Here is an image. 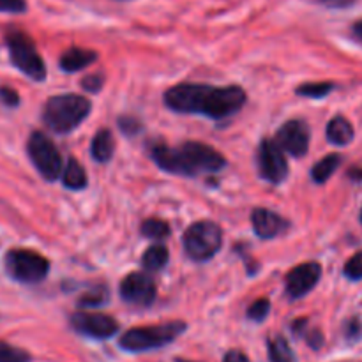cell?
Instances as JSON below:
<instances>
[{
    "instance_id": "cell-16",
    "label": "cell",
    "mask_w": 362,
    "mask_h": 362,
    "mask_svg": "<svg viewBox=\"0 0 362 362\" xmlns=\"http://www.w3.org/2000/svg\"><path fill=\"white\" fill-rule=\"evenodd\" d=\"M327 140L334 145H349L354 140V127L345 117H334L327 126Z\"/></svg>"
},
{
    "instance_id": "cell-29",
    "label": "cell",
    "mask_w": 362,
    "mask_h": 362,
    "mask_svg": "<svg viewBox=\"0 0 362 362\" xmlns=\"http://www.w3.org/2000/svg\"><path fill=\"white\" fill-rule=\"evenodd\" d=\"M0 101H2L6 106L14 108V106L20 105V95H18V92L13 90V88L0 87Z\"/></svg>"
},
{
    "instance_id": "cell-11",
    "label": "cell",
    "mask_w": 362,
    "mask_h": 362,
    "mask_svg": "<svg viewBox=\"0 0 362 362\" xmlns=\"http://www.w3.org/2000/svg\"><path fill=\"white\" fill-rule=\"evenodd\" d=\"M120 296L133 306H151L156 299L154 279L144 272H133L124 278L122 285H120Z\"/></svg>"
},
{
    "instance_id": "cell-27",
    "label": "cell",
    "mask_w": 362,
    "mask_h": 362,
    "mask_svg": "<svg viewBox=\"0 0 362 362\" xmlns=\"http://www.w3.org/2000/svg\"><path fill=\"white\" fill-rule=\"evenodd\" d=\"M345 276L350 279H362V251L354 255L345 265Z\"/></svg>"
},
{
    "instance_id": "cell-28",
    "label": "cell",
    "mask_w": 362,
    "mask_h": 362,
    "mask_svg": "<svg viewBox=\"0 0 362 362\" xmlns=\"http://www.w3.org/2000/svg\"><path fill=\"white\" fill-rule=\"evenodd\" d=\"M27 9L25 0H0V13H23Z\"/></svg>"
},
{
    "instance_id": "cell-4",
    "label": "cell",
    "mask_w": 362,
    "mask_h": 362,
    "mask_svg": "<svg viewBox=\"0 0 362 362\" xmlns=\"http://www.w3.org/2000/svg\"><path fill=\"white\" fill-rule=\"evenodd\" d=\"M186 331L184 322H168V324L152 325V327H134L124 332L120 346L127 352H147L161 349Z\"/></svg>"
},
{
    "instance_id": "cell-5",
    "label": "cell",
    "mask_w": 362,
    "mask_h": 362,
    "mask_svg": "<svg viewBox=\"0 0 362 362\" xmlns=\"http://www.w3.org/2000/svg\"><path fill=\"white\" fill-rule=\"evenodd\" d=\"M7 48H9L11 62L21 71L25 76L34 81H42L46 78L45 60L39 55L34 41L21 30H11L6 35Z\"/></svg>"
},
{
    "instance_id": "cell-17",
    "label": "cell",
    "mask_w": 362,
    "mask_h": 362,
    "mask_svg": "<svg viewBox=\"0 0 362 362\" xmlns=\"http://www.w3.org/2000/svg\"><path fill=\"white\" fill-rule=\"evenodd\" d=\"M92 156L98 159L99 163H106L112 159L113 151H115V138L108 129H101L95 133L94 140H92Z\"/></svg>"
},
{
    "instance_id": "cell-34",
    "label": "cell",
    "mask_w": 362,
    "mask_h": 362,
    "mask_svg": "<svg viewBox=\"0 0 362 362\" xmlns=\"http://www.w3.org/2000/svg\"><path fill=\"white\" fill-rule=\"evenodd\" d=\"M177 362H191V361H184V359H177Z\"/></svg>"
},
{
    "instance_id": "cell-23",
    "label": "cell",
    "mask_w": 362,
    "mask_h": 362,
    "mask_svg": "<svg viewBox=\"0 0 362 362\" xmlns=\"http://www.w3.org/2000/svg\"><path fill=\"white\" fill-rule=\"evenodd\" d=\"M32 357L27 350L18 349L6 341H0V362H30Z\"/></svg>"
},
{
    "instance_id": "cell-15",
    "label": "cell",
    "mask_w": 362,
    "mask_h": 362,
    "mask_svg": "<svg viewBox=\"0 0 362 362\" xmlns=\"http://www.w3.org/2000/svg\"><path fill=\"white\" fill-rule=\"evenodd\" d=\"M95 59H98V53L92 52V49L71 48L60 57V67L67 73H76V71H81L88 64L94 62Z\"/></svg>"
},
{
    "instance_id": "cell-31",
    "label": "cell",
    "mask_w": 362,
    "mask_h": 362,
    "mask_svg": "<svg viewBox=\"0 0 362 362\" xmlns=\"http://www.w3.org/2000/svg\"><path fill=\"white\" fill-rule=\"evenodd\" d=\"M223 362H250V359H247L246 354L240 352V350H230V352H226L225 357H223Z\"/></svg>"
},
{
    "instance_id": "cell-2",
    "label": "cell",
    "mask_w": 362,
    "mask_h": 362,
    "mask_svg": "<svg viewBox=\"0 0 362 362\" xmlns=\"http://www.w3.org/2000/svg\"><path fill=\"white\" fill-rule=\"evenodd\" d=\"M151 154L163 170L172 173H182V175L219 172L225 166V158L216 148L205 144H198V141H187L179 148L156 145L152 147Z\"/></svg>"
},
{
    "instance_id": "cell-32",
    "label": "cell",
    "mask_w": 362,
    "mask_h": 362,
    "mask_svg": "<svg viewBox=\"0 0 362 362\" xmlns=\"http://www.w3.org/2000/svg\"><path fill=\"white\" fill-rule=\"evenodd\" d=\"M317 2L324 4V6L327 7H349L352 6L356 0H317Z\"/></svg>"
},
{
    "instance_id": "cell-13",
    "label": "cell",
    "mask_w": 362,
    "mask_h": 362,
    "mask_svg": "<svg viewBox=\"0 0 362 362\" xmlns=\"http://www.w3.org/2000/svg\"><path fill=\"white\" fill-rule=\"evenodd\" d=\"M276 141L285 152L296 156V158H300L310 148V127L303 120H288L279 129Z\"/></svg>"
},
{
    "instance_id": "cell-22",
    "label": "cell",
    "mask_w": 362,
    "mask_h": 362,
    "mask_svg": "<svg viewBox=\"0 0 362 362\" xmlns=\"http://www.w3.org/2000/svg\"><path fill=\"white\" fill-rule=\"evenodd\" d=\"M106 303H108V290L105 286H95L90 292L83 293L80 300H78L81 308H99L105 306Z\"/></svg>"
},
{
    "instance_id": "cell-7",
    "label": "cell",
    "mask_w": 362,
    "mask_h": 362,
    "mask_svg": "<svg viewBox=\"0 0 362 362\" xmlns=\"http://www.w3.org/2000/svg\"><path fill=\"white\" fill-rule=\"evenodd\" d=\"M6 269L16 281L39 283L48 276L49 262L37 251L11 250L6 255Z\"/></svg>"
},
{
    "instance_id": "cell-19",
    "label": "cell",
    "mask_w": 362,
    "mask_h": 362,
    "mask_svg": "<svg viewBox=\"0 0 362 362\" xmlns=\"http://www.w3.org/2000/svg\"><path fill=\"white\" fill-rule=\"evenodd\" d=\"M64 184L69 189H83L87 186V172L76 159L71 158L67 161L66 172H64Z\"/></svg>"
},
{
    "instance_id": "cell-26",
    "label": "cell",
    "mask_w": 362,
    "mask_h": 362,
    "mask_svg": "<svg viewBox=\"0 0 362 362\" xmlns=\"http://www.w3.org/2000/svg\"><path fill=\"white\" fill-rule=\"evenodd\" d=\"M269 310H271V303H269V299H258L250 306V310H247V317L255 322H262L265 320V317L269 315Z\"/></svg>"
},
{
    "instance_id": "cell-9",
    "label": "cell",
    "mask_w": 362,
    "mask_h": 362,
    "mask_svg": "<svg viewBox=\"0 0 362 362\" xmlns=\"http://www.w3.org/2000/svg\"><path fill=\"white\" fill-rule=\"evenodd\" d=\"M258 168L262 177L269 182L279 184L288 175V163H286L285 151L279 147L276 140H264L258 151Z\"/></svg>"
},
{
    "instance_id": "cell-12",
    "label": "cell",
    "mask_w": 362,
    "mask_h": 362,
    "mask_svg": "<svg viewBox=\"0 0 362 362\" xmlns=\"http://www.w3.org/2000/svg\"><path fill=\"white\" fill-rule=\"evenodd\" d=\"M322 278V267L317 262H308V264L297 265L296 269L286 276V292L293 299L304 297L317 286Z\"/></svg>"
},
{
    "instance_id": "cell-8",
    "label": "cell",
    "mask_w": 362,
    "mask_h": 362,
    "mask_svg": "<svg viewBox=\"0 0 362 362\" xmlns=\"http://www.w3.org/2000/svg\"><path fill=\"white\" fill-rule=\"evenodd\" d=\"M28 158L46 180H55L62 172V156L45 133H32L27 144Z\"/></svg>"
},
{
    "instance_id": "cell-21",
    "label": "cell",
    "mask_w": 362,
    "mask_h": 362,
    "mask_svg": "<svg viewBox=\"0 0 362 362\" xmlns=\"http://www.w3.org/2000/svg\"><path fill=\"white\" fill-rule=\"evenodd\" d=\"M267 346L271 362H293L292 349L283 336H274V338L269 339Z\"/></svg>"
},
{
    "instance_id": "cell-35",
    "label": "cell",
    "mask_w": 362,
    "mask_h": 362,
    "mask_svg": "<svg viewBox=\"0 0 362 362\" xmlns=\"http://www.w3.org/2000/svg\"><path fill=\"white\" fill-rule=\"evenodd\" d=\"M361 221H362V211H361Z\"/></svg>"
},
{
    "instance_id": "cell-18",
    "label": "cell",
    "mask_w": 362,
    "mask_h": 362,
    "mask_svg": "<svg viewBox=\"0 0 362 362\" xmlns=\"http://www.w3.org/2000/svg\"><path fill=\"white\" fill-rule=\"evenodd\" d=\"M339 165H341V156H338V154L325 156L322 161H318L317 165L313 166V170H311V177H313L315 182L324 184L325 180L331 179L332 173L338 170Z\"/></svg>"
},
{
    "instance_id": "cell-14",
    "label": "cell",
    "mask_w": 362,
    "mask_h": 362,
    "mask_svg": "<svg viewBox=\"0 0 362 362\" xmlns=\"http://www.w3.org/2000/svg\"><path fill=\"white\" fill-rule=\"evenodd\" d=\"M251 221H253V228L262 239H274V237L281 235L286 230L288 223L276 212L269 211V209H255L251 214Z\"/></svg>"
},
{
    "instance_id": "cell-25",
    "label": "cell",
    "mask_w": 362,
    "mask_h": 362,
    "mask_svg": "<svg viewBox=\"0 0 362 362\" xmlns=\"http://www.w3.org/2000/svg\"><path fill=\"white\" fill-rule=\"evenodd\" d=\"M334 88L332 83H306L297 88V94L304 98H325Z\"/></svg>"
},
{
    "instance_id": "cell-10",
    "label": "cell",
    "mask_w": 362,
    "mask_h": 362,
    "mask_svg": "<svg viewBox=\"0 0 362 362\" xmlns=\"http://www.w3.org/2000/svg\"><path fill=\"white\" fill-rule=\"evenodd\" d=\"M71 325L74 327V331H78L80 334L88 336V338L95 339H106L112 338L117 331H119V324H117L115 318L108 317V315L103 313H74L71 317Z\"/></svg>"
},
{
    "instance_id": "cell-20",
    "label": "cell",
    "mask_w": 362,
    "mask_h": 362,
    "mask_svg": "<svg viewBox=\"0 0 362 362\" xmlns=\"http://www.w3.org/2000/svg\"><path fill=\"white\" fill-rule=\"evenodd\" d=\"M168 250L165 246H152L141 257V264L147 271H161L166 264H168Z\"/></svg>"
},
{
    "instance_id": "cell-6",
    "label": "cell",
    "mask_w": 362,
    "mask_h": 362,
    "mask_svg": "<svg viewBox=\"0 0 362 362\" xmlns=\"http://www.w3.org/2000/svg\"><path fill=\"white\" fill-rule=\"evenodd\" d=\"M223 244V232L214 221L191 225L184 233V247L193 260L205 262L214 257Z\"/></svg>"
},
{
    "instance_id": "cell-24",
    "label": "cell",
    "mask_w": 362,
    "mask_h": 362,
    "mask_svg": "<svg viewBox=\"0 0 362 362\" xmlns=\"http://www.w3.org/2000/svg\"><path fill=\"white\" fill-rule=\"evenodd\" d=\"M141 233L145 237H151V239H165L170 233V226L163 219H147L141 225Z\"/></svg>"
},
{
    "instance_id": "cell-30",
    "label": "cell",
    "mask_w": 362,
    "mask_h": 362,
    "mask_svg": "<svg viewBox=\"0 0 362 362\" xmlns=\"http://www.w3.org/2000/svg\"><path fill=\"white\" fill-rule=\"evenodd\" d=\"M103 81H105V78H103L101 74H90V76L83 78V81H81V85H83L85 90H88V92H98L99 88L103 87Z\"/></svg>"
},
{
    "instance_id": "cell-33",
    "label": "cell",
    "mask_w": 362,
    "mask_h": 362,
    "mask_svg": "<svg viewBox=\"0 0 362 362\" xmlns=\"http://www.w3.org/2000/svg\"><path fill=\"white\" fill-rule=\"evenodd\" d=\"M352 34H354V37L357 39V41L362 42V20L356 21V23H354V27H352Z\"/></svg>"
},
{
    "instance_id": "cell-3",
    "label": "cell",
    "mask_w": 362,
    "mask_h": 362,
    "mask_svg": "<svg viewBox=\"0 0 362 362\" xmlns=\"http://www.w3.org/2000/svg\"><path fill=\"white\" fill-rule=\"evenodd\" d=\"M90 113V101L78 94H60L48 99L42 112L46 126L55 133L76 129Z\"/></svg>"
},
{
    "instance_id": "cell-1",
    "label": "cell",
    "mask_w": 362,
    "mask_h": 362,
    "mask_svg": "<svg viewBox=\"0 0 362 362\" xmlns=\"http://www.w3.org/2000/svg\"><path fill=\"white\" fill-rule=\"evenodd\" d=\"M165 103L179 113H202L211 119H225L239 112L246 103V92L240 87H209V85L180 83L165 92Z\"/></svg>"
}]
</instances>
